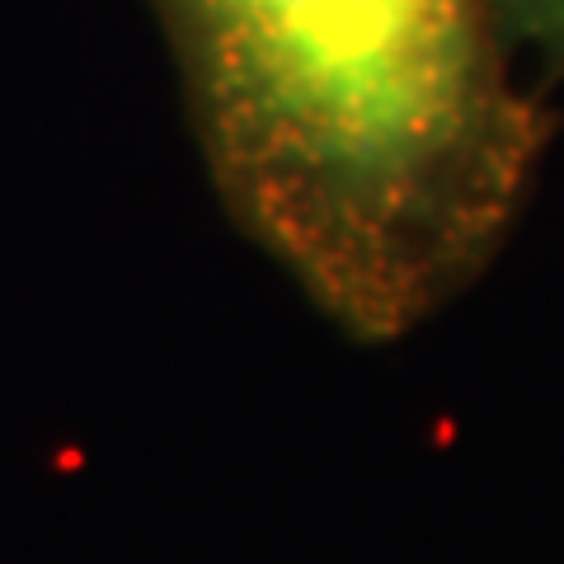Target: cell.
Here are the masks:
<instances>
[{
	"mask_svg": "<svg viewBox=\"0 0 564 564\" xmlns=\"http://www.w3.org/2000/svg\"><path fill=\"white\" fill-rule=\"evenodd\" d=\"M212 193L358 344H395L489 273L555 113L494 0H147Z\"/></svg>",
	"mask_w": 564,
	"mask_h": 564,
	"instance_id": "obj_1",
	"label": "cell"
},
{
	"mask_svg": "<svg viewBox=\"0 0 564 564\" xmlns=\"http://www.w3.org/2000/svg\"><path fill=\"white\" fill-rule=\"evenodd\" d=\"M513 52H536L551 76H564V0H494Z\"/></svg>",
	"mask_w": 564,
	"mask_h": 564,
	"instance_id": "obj_2",
	"label": "cell"
}]
</instances>
